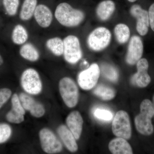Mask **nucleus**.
<instances>
[{
	"label": "nucleus",
	"instance_id": "29",
	"mask_svg": "<svg viewBox=\"0 0 154 154\" xmlns=\"http://www.w3.org/2000/svg\"><path fill=\"white\" fill-rule=\"evenodd\" d=\"M94 115L96 118L104 121H110L113 117V113L109 110L99 108L95 110Z\"/></svg>",
	"mask_w": 154,
	"mask_h": 154
},
{
	"label": "nucleus",
	"instance_id": "10",
	"mask_svg": "<svg viewBox=\"0 0 154 154\" xmlns=\"http://www.w3.org/2000/svg\"><path fill=\"white\" fill-rule=\"evenodd\" d=\"M131 14L137 19L136 29L140 35L145 36L148 32L149 26V13L140 5H134L130 10Z\"/></svg>",
	"mask_w": 154,
	"mask_h": 154
},
{
	"label": "nucleus",
	"instance_id": "27",
	"mask_svg": "<svg viewBox=\"0 0 154 154\" xmlns=\"http://www.w3.org/2000/svg\"><path fill=\"white\" fill-rule=\"evenodd\" d=\"M3 4L9 15L13 16L16 15L19 6V0H3Z\"/></svg>",
	"mask_w": 154,
	"mask_h": 154
},
{
	"label": "nucleus",
	"instance_id": "11",
	"mask_svg": "<svg viewBox=\"0 0 154 154\" xmlns=\"http://www.w3.org/2000/svg\"><path fill=\"white\" fill-rule=\"evenodd\" d=\"M143 45L140 37L137 36H132L130 40L126 56L127 63L133 65L137 63L142 57Z\"/></svg>",
	"mask_w": 154,
	"mask_h": 154
},
{
	"label": "nucleus",
	"instance_id": "23",
	"mask_svg": "<svg viewBox=\"0 0 154 154\" xmlns=\"http://www.w3.org/2000/svg\"><path fill=\"white\" fill-rule=\"evenodd\" d=\"M114 32L116 40L120 44H124L129 39L130 31L128 26L125 24L116 25L114 28Z\"/></svg>",
	"mask_w": 154,
	"mask_h": 154
},
{
	"label": "nucleus",
	"instance_id": "26",
	"mask_svg": "<svg viewBox=\"0 0 154 154\" xmlns=\"http://www.w3.org/2000/svg\"><path fill=\"white\" fill-rule=\"evenodd\" d=\"M101 72L103 75L107 79L112 82H116L118 79V71L115 67L107 63L101 65Z\"/></svg>",
	"mask_w": 154,
	"mask_h": 154
},
{
	"label": "nucleus",
	"instance_id": "28",
	"mask_svg": "<svg viewBox=\"0 0 154 154\" xmlns=\"http://www.w3.org/2000/svg\"><path fill=\"white\" fill-rule=\"evenodd\" d=\"M12 129L9 125L0 123V143L7 141L11 137Z\"/></svg>",
	"mask_w": 154,
	"mask_h": 154
},
{
	"label": "nucleus",
	"instance_id": "6",
	"mask_svg": "<svg viewBox=\"0 0 154 154\" xmlns=\"http://www.w3.org/2000/svg\"><path fill=\"white\" fill-rule=\"evenodd\" d=\"M21 83L25 92L31 95L40 94L42 90L40 76L36 70L32 68L27 69L22 73Z\"/></svg>",
	"mask_w": 154,
	"mask_h": 154
},
{
	"label": "nucleus",
	"instance_id": "15",
	"mask_svg": "<svg viewBox=\"0 0 154 154\" xmlns=\"http://www.w3.org/2000/svg\"><path fill=\"white\" fill-rule=\"evenodd\" d=\"M83 122L82 117L79 111H73L67 117V125L76 140L79 139L81 137L82 131Z\"/></svg>",
	"mask_w": 154,
	"mask_h": 154
},
{
	"label": "nucleus",
	"instance_id": "2",
	"mask_svg": "<svg viewBox=\"0 0 154 154\" xmlns=\"http://www.w3.org/2000/svg\"><path fill=\"white\" fill-rule=\"evenodd\" d=\"M154 116L152 103L149 99H145L140 104V113L134 119L136 128L141 134L149 136L153 133L152 119Z\"/></svg>",
	"mask_w": 154,
	"mask_h": 154
},
{
	"label": "nucleus",
	"instance_id": "13",
	"mask_svg": "<svg viewBox=\"0 0 154 154\" xmlns=\"http://www.w3.org/2000/svg\"><path fill=\"white\" fill-rule=\"evenodd\" d=\"M12 109L7 113L6 119L11 123L19 124L25 120V110L20 102L19 96L14 94L11 99Z\"/></svg>",
	"mask_w": 154,
	"mask_h": 154
},
{
	"label": "nucleus",
	"instance_id": "17",
	"mask_svg": "<svg viewBox=\"0 0 154 154\" xmlns=\"http://www.w3.org/2000/svg\"><path fill=\"white\" fill-rule=\"evenodd\" d=\"M57 133L64 144L70 152H76L78 149L76 139L72 133L66 125H61L57 130Z\"/></svg>",
	"mask_w": 154,
	"mask_h": 154
},
{
	"label": "nucleus",
	"instance_id": "5",
	"mask_svg": "<svg viewBox=\"0 0 154 154\" xmlns=\"http://www.w3.org/2000/svg\"><path fill=\"white\" fill-rule=\"evenodd\" d=\"M112 131L116 136L128 140L131 137V128L129 115L124 110H119L113 118Z\"/></svg>",
	"mask_w": 154,
	"mask_h": 154
},
{
	"label": "nucleus",
	"instance_id": "20",
	"mask_svg": "<svg viewBox=\"0 0 154 154\" xmlns=\"http://www.w3.org/2000/svg\"><path fill=\"white\" fill-rule=\"evenodd\" d=\"M19 53L23 58L30 61H36L39 57L38 50L30 43L23 45L20 48Z\"/></svg>",
	"mask_w": 154,
	"mask_h": 154
},
{
	"label": "nucleus",
	"instance_id": "34",
	"mask_svg": "<svg viewBox=\"0 0 154 154\" xmlns=\"http://www.w3.org/2000/svg\"><path fill=\"white\" fill-rule=\"evenodd\" d=\"M153 102H152V105L153 107L154 110V95L153 97Z\"/></svg>",
	"mask_w": 154,
	"mask_h": 154
},
{
	"label": "nucleus",
	"instance_id": "33",
	"mask_svg": "<svg viewBox=\"0 0 154 154\" xmlns=\"http://www.w3.org/2000/svg\"><path fill=\"white\" fill-rule=\"evenodd\" d=\"M137 0H128V2H134Z\"/></svg>",
	"mask_w": 154,
	"mask_h": 154
},
{
	"label": "nucleus",
	"instance_id": "18",
	"mask_svg": "<svg viewBox=\"0 0 154 154\" xmlns=\"http://www.w3.org/2000/svg\"><path fill=\"white\" fill-rule=\"evenodd\" d=\"M108 148L113 154H132V148L126 139L122 137L116 138L109 143Z\"/></svg>",
	"mask_w": 154,
	"mask_h": 154
},
{
	"label": "nucleus",
	"instance_id": "1",
	"mask_svg": "<svg viewBox=\"0 0 154 154\" xmlns=\"http://www.w3.org/2000/svg\"><path fill=\"white\" fill-rule=\"evenodd\" d=\"M55 17L58 22L63 26L75 27L84 21L85 14L82 11L73 8L69 4L62 3L57 7Z\"/></svg>",
	"mask_w": 154,
	"mask_h": 154
},
{
	"label": "nucleus",
	"instance_id": "25",
	"mask_svg": "<svg viewBox=\"0 0 154 154\" xmlns=\"http://www.w3.org/2000/svg\"><path fill=\"white\" fill-rule=\"evenodd\" d=\"M27 30L22 25H17L12 33V40L15 44L22 45L25 43L28 38Z\"/></svg>",
	"mask_w": 154,
	"mask_h": 154
},
{
	"label": "nucleus",
	"instance_id": "32",
	"mask_svg": "<svg viewBox=\"0 0 154 154\" xmlns=\"http://www.w3.org/2000/svg\"><path fill=\"white\" fill-rule=\"evenodd\" d=\"M3 63V60L2 57V56H1V55H0V66Z\"/></svg>",
	"mask_w": 154,
	"mask_h": 154
},
{
	"label": "nucleus",
	"instance_id": "31",
	"mask_svg": "<svg viewBox=\"0 0 154 154\" xmlns=\"http://www.w3.org/2000/svg\"><path fill=\"white\" fill-rule=\"evenodd\" d=\"M149 25L154 32V3L150 7L148 11Z\"/></svg>",
	"mask_w": 154,
	"mask_h": 154
},
{
	"label": "nucleus",
	"instance_id": "24",
	"mask_svg": "<svg viewBox=\"0 0 154 154\" xmlns=\"http://www.w3.org/2000/svg\"><path fill=\"white\" fill-rule=\"evenodd\" d=\"M94 93L100 99L105 101L111 100L116 96V92L114 89L103 85L97 86L94 89Z\"/></svg>",
	"mask_w": 154,
	"mask_h": 154
},
{
	"label": "nucleus",
	"instance_id": "19",
	"mask_svg": "<svg viewBox=\"0 0 154 154\" xmlns=\"http://www.w3.org/2000/svg\"><path fill=\"white\" fill-rule=\"evenodd\" d=\"M116 8L115 3L111 0H105L97 6L96 13L97 17L102 21L108 20L113 15Z\"/></svg>",
	"mask_w": 154,
	"mask_h": 154
},
{
	"label": "nucleus",
	"instance_id": "21",
	"mask_svg": "<svg viewBox=\"0 0 154 154\" xmlns=\"http://www.w3.org/2000/svg\"><path fill=\"white\" fill-rule=\"evenodd\" d=\"M37 0H25L20 13V18L23 21H28L34 15L37 7Z\"/></svg>",
	"mask_w": 154,
	"mask_h": 154
},
{
	"label": "nucleus",
	"instance_id": "12",
	"mask_svg": "<svg viewBox=\"0 0 154 154\" xmlns=\"http://www.w3.org/2000/svg\"><path fill=\"white\" fill-rule=\"evenodd\" d=\"M137 72L131 78L134 85L141 88H146L150 83L151 79L148 73L149 63L145 58L140 59L137 63Z\"/></svg>",
	"mask_w": 154,
	"mask_h": 154
},
{
	"label": "nucleus",
	"instance_id": "30",
	"mask_svg": "<svg viewBox=\"0 0 154 154\" xmlns=\"http://www.w3.org/2000/svg\"><path fill=\"white\" fill-rule=\"evenodd\" d=\"M12 95V91L8 88L0 89V109L9 100Z\"/></svg>",
	"mask_w": 154,
	"mask_h": 154
},
{
	"label": "nucleus",
	"instance_id": "4",
	"mask_svg": "<svg viewBox=\"0 0 154 154\" xmlns=\"http://www.w3.org/2000/svg\"><path fill=\"white\" fill-rule=\"evenodd\" d=\"M111 38L110 30L105 27H99L89 34L87 43L88 47L92 50L101 51L108 46Z\"/></svg>",
	"mask_w": 154,
	"mask_h": 154
},
{
	"label": "nucleus",
	"instance_id": "7",
	"mask_svg": "<svg viewBox=\"0 0 154 154\" xmlns=\"http://www.w3.org/2000/svg\"><path fill=\"white\" fill-rule=\"evenodd\" d=\"M63 41L65 60L69 63H77L83 55L79 38L73 35H69L64 38Z\"/></svg>",
	"mask_w": 154,
	"mask_h": 154
},
{
	"label": "nucleus",
	"instance_id": "8",
	"mask_svg": "<svg viewBox=\"0 0 154 154\" xmlns=\"http://www.w3.org/2000/svg\"><path fill=\"white\" fill-rule=\"evenodd\" d=\"M39 137L42 148L46 153H58L62 150V145L50 130L47 128L41 129Z\"/></svg>",
	"mask_w": 154,
	"mask_h": 154
},
{
	"label": "nucleus",
	"instance_id": "14",
	"mask_svg": "<svg viewBox=\"0 0 154 154\" xmlns=\"http://www.w3.org/2000/svg\"><path fill=\"white\" fill-rule=\"evenodd\" d=\"M19 98L24 109L29 111L31 115L36 118H40L44 115L45 110L43 105L36 102L31 96L21 93Z\"/></svg>",
	"mask_w": 154,
	"mask_h": 154
},
{
	"label": "nucleus",
	"instance_id": "16",
	"mask_svg": "<svg viewBox=\"0 0 154 154\" xmlns=\"http://www.w3.org/2000/svg\"><path fill=\"white\" fill-rule=\"evenodd\" d=\"M33 15L36 22L42 28H48L52 22V12L47 6L45 5L37 6Z\"/></svg>",
	"mask_w": 154,
	"mask_h": 154
},
{
	"label": "nucleus",
	"instance_id": "22",
	"mask_svg": "<svg viewBox=\"0 0 154 154\" xmlns=\"http://www.w3.org/2000/svg\"><path fill=\"white\" fill-rule=\"evenodd\" d=\"M46 47L52 54L56 56L63 54L64 43L63 40L59 37H54L46 42Z\"/></svg>",
	"mask_w": 154,
	"mask_h": 154
},
{
	"label": "nucleus",
	"instance_id": "9",
	"mask_svg": "<svg viewBox=\"0 0 154 154\" xmlns=\"http://www.w3.org/2000/svg\"><path fill=\"white\" fill-rule=\"evenodd\" d=\"M100 70L97 64L91 65L87 69L81 72L78 77L80 87L84 90H91L98 82L100 76Z\"/></svg>",
	"mask_w": 154,
	"mask_h": 154
},
{
	"label": "nucleus",
	"instance_id": "3",
	"mask_svg": "<svg viewBox=\"0 0 154 154\" xmlns=\"http://www.w3.org/2000/svg\"><path fill=\"white\" fill-rule=\"evenodd\" d=\"M60 93L64 102L68 107L72 108L78 104L79 90L74 81L68 77H64L59 84Z\"/></svg>",
	"mask_w": 154,
	"mask_h": 154
}]
</instances>
